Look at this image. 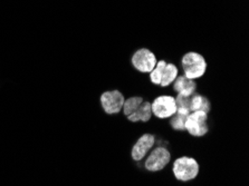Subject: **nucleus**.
I'll return each mask as SVG.
<instances>
[{"label": "nucleus", "mask_w": 249, "mask_h": 186, "mask_svg": "<svg viewBox=\"0 0 249 186\" xmlns=\"http://www.w3.org/2000/svg\"><path fill=\"white\" fill-rule=\"evenodd\" d=\"M158 59L149 48H139L131 57V64L135 70L142 74H150L154 69Z\"/></svg>", "instance_id": "nucleus-5"}, {"label": "nucleus", "mask_w": 249, "mask_h": 186, "mask_svg": "<svg viewBox=\"0 0 249 186\" xmlns=\"http://www.w3.org/2000/svg\"><path fill=\"white\" fill-rule=\"evenodd\" d=\"M153 114H152V108H151V101H144L141 104V106L135 111L134 113H132L131 115L126 116V119L130 121V123H146L149 121L151 118H152Z\"/></svg>", "instance_id": "nucleus-10"}, {"label": "nucleus", "mask_w": 249, "mask_h": 186, "mask_svg": "<svg viewBox=\"0 0 249 186\" xmlns=\"http://www.w3.org/2000/svg\"><path fill=\"white\" fill-rule=\"evenodd\" d=\"M175 100H176L177 107H178V108H186V109H189V111H190V97L182 96V95L177 94Z\"/></svg>", "instance_id": "nucleus-16"}, {"label": "nucleus", "mask_w": 249, "mask_h": 186, "mask_svg": "<svg viewBox=\"0 0 249 186\" xmlns=\"http://www.w3.org/2000/svg\"><path fill=\"white\" fill-rule=\"evenodd\" d=\"M186 132L192 137H203L208 134V114L202 111L191 112L184 124Z\"/></svg>", "instance_id": "nucleus-4"}, {"label": "nucleus", "mask_w": 249, "mask_h": 186, "mask_svg": "<svg viewBox=\"0 0 249 186\" xmlns=\"http://www.w3.org/2000/svg\"><path fill=\"white\" fill-rule=\"evenodd\" d=\"M143 101H144V100L140 96H131L125 98L122 107V114L125 117L131 115L132 113H134L141 106Z\"/></svg>", "instance_id": "nucleus-14"}, {"label": "nucleus", "mask_w": 249, "mask_h": 186, "mask_svg": "<svg viewBox=\"0 0 249 186\" xmlns=\"http://www.w3.org/2000/svg\"><path fill=\"white\" fill-rule=\"evenodd\" d=\"M199 170L197 159L191 156H180L172 161V174L181 183L194 181L197 178Z\"/></svg>", "instance_id": "nucleus-2"}, {"label": "nucleus", "mask_w": 249, "mask_h": 186, "mask_svg": "<svg viewBox=\"0 0 249 186\" xmlns=\"http://www.w3.org/2000/svg\"><path fill=\"white\" fill-rule=\"evenodd\" d=\"M156 145V136L145 133L140 136L131 150V158L134 162H142Z\"/></svg>", "instance_id": "nucleus-8"}, {"label": "nucleus", "mask_w": 249, "mask_h": 186, "mask_svg": "<svg viewBox=\"0 0 249 186\" xmlns=\"http://www.w3.org/2000/svg\"><path fill=\"white\" fill-rule=\"evenodd\" d=\"M191 112L186 108H178L177 113L169 118V125L175 132H186L184 124H186L187 117Z\"/></svg>", "instance_id": "nucleus-11"}, {"label": "nucleus", "mask_w": 249, "mask_h": 186, "mask_svg": "<svg viewBox=\"0 0 249 186\" xmlns=\"http://www.w3.org/2000/svg\"><path fill=\"white\" fill-rule=\"evenodd\" d=\"M172 88L176 94H180L182 96L190 97L197 92V83L194 79L187 78L183 74H180L176 81L172 83Z\"/></svg>", "instance_id": "nucleus-9"}, {"label": "nucleus", "mask_w": 249, "mask_h": 186, "mask_svg": "<svg viewBox=\"0 0 249 186\" xmlns=\"http://www.w3.org/2000/svg\"><path fill=\"white\" fill-rule=\"evenodd\" d=\"M196 111H202L207 114L211 111V104L208 98L197 92L190 96V112Z\"/></svg>", "instance_id": "nucleus-12"}, {"label": "nucleus", "mask_w": 249, "mask_h": 186, "mask_svg": "<svg viewBox=\"0 0 249 186\" xmlns=\"http://www.w3.org/2000/svg\"><path fill=\"white\" fill-rule=\"evenodd\" d=\"M125 97L120 90H108L101 94L100 102L102 108L107 115H116L122 112Z\"/></svg>", "instance_id": "nucleus-7"}, {"label": "nucleus", "mask_w": 249, "mask_h": 186, "mask_svg": "<svg viewBox=\"0 0 249 186\" xmlns=\"http://www.w3.org/2000/svg\"><path fill=\"white\" fill-rule=\"evenodd\" d=\"M181 71L189 79L201 78L207 71V62L201 54L197 51L186 52L181 58Z\"/></svg>", "instance_id": "nucleus-1"}, {"label": "nucleus", "mask_w": 249, "mask_h": 186, "mask_svg": "<svg viewBox=\"0 0 249 186\" xmlns=\"http://www.w3.org/2000/svg\"><path fill=\"white\" fill-rule=\"evenodd\" d=\"M172 161L171 153L168 149L162 146H154L143 161V166L148 172L157 173L163 170L169 164H171Z\"/></svg>", "instance_id": "nucleus-3"}, {"label": "nucleus", "mask_w": 249, "mask_h": 186, "mask_svg": "<svg viewBox=\"0 0 249 186\" xmlns=\"http://www.w3.org/2000/svg\"><path fill=\"white\" fill-rule=\"evenodd\" d=\"M180 74L181 73H180L179 68L177 67L175 64L167 63V65H165L164 69H163V74H162L160 86L168 87L170 85H172V83L176 81V78L178 77Z\"/></svg>", "instance_id": "nucleus-13"}, {"label": "nucleus", "mask_w": 249, "mask_h": 186, "mask_svg": "<svg viewBox=\"0 0 249 186\" xmlns=\"http://www.w3.org/2000/svg\"><path fill=\"white\" fill-rule=\"evenodd\" d=\"M165 65H167V62H164V60H158L154 69L149 74V79L153 85L160 86L162 74H163V69Z\"/></svg>", "instance_id": "nucleus-15"}, {"label": "nucleus", "mask_w": 249, "mask_h": 186, "mask_svg": "<svg viewBox=\"0 0 249 186\" xmlns=\"http://www.w3.org/2000/svg\"><path fill=\"white\" fill-rule=\"evenodd\" d=\"M151 108L154 117L159 119H169L177 113L175 97L171 95H160L151 101Z\"/></svg>", "instance_id": "nucleus-6"}]
</instances>
